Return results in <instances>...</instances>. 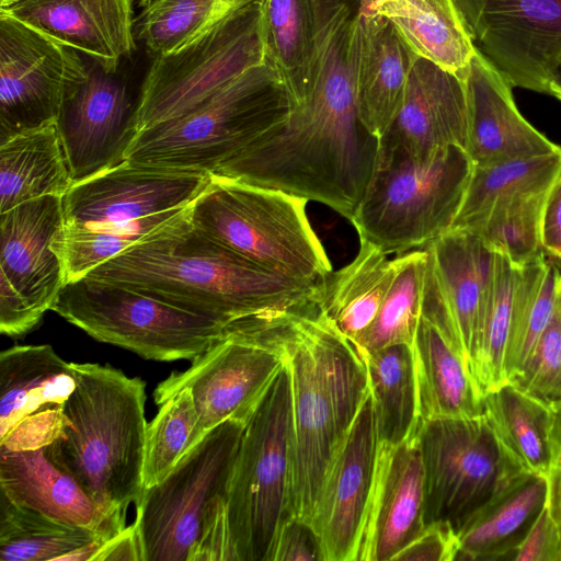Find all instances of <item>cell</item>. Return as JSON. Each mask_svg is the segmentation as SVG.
I'll return each instance as SVG.
<instances>
[{
	"label": "cell",
	"instance_id": "obj_1",
	"mask_svg": "<svg viewBox=\"0 0 561 561\" xmlns=\"http://www.w3.org/2000/svg\"><path fill=\"white\" fill-rule=\"evenodd\" d=\"M187 208L85 276L137 289L224 327L260 313L319 306L324 284L257 266L193 226Z\"/></svg>",
	"mask_w": 561,
	"mask_h": 561
},
{
	"label": "cell",
	"instance_id": "obj_2",
	"mask_svg": "<svg viewBox=\"0 0 561 561\" xmlns=\"http://www.w3.org/2000/svg\"><path fill=\"white\" fill-rule=\"evenodd\" d=\"M290 374V513L310 523L332 450L369 390L357 347L317 307L296 313L282 334Z\"/></svg>",
	"mask_w": 561,
	"mask_h": 561
},
{
	"label": "cell",
	"instance_id": "obj_3",
	"mask_svg": "<svg viewBox=\"0 0 561 561\" xmlns=\"http://www.w3.org/2000/svg\"><path fill=\"white\" fill-rule=\"evenodd\" d=\"M71 365L76 387L50 454L107 518L126 527L127 507L145 490V381L110 365Z\"/></svg>",
	"mask_w": 561,
	"mask_h": 561
},
{
	"label": "cell",
	"instance_id": "obj_4",
	"mask_svg": "<svg viewBox=\"0 0 561 561\" xmlns=\"http://www.w3.org/2000/svg\"><path fill=\"white\" fill-rule=\"evenodd\" d=\"M210 175L127 160L73 184L62 196L58 251L66 283L84 277L183 213Z\"/></svg>",
	"mask_w": 561,
	"mask_h": 561
},
{
	"label": "cell",
	"instance_id": "obj_5",
	"mask_svg": "<svg viewBox=\"0 0 561 561\" xmlns=\"http://www.w3.org/2000/svg\"><path fill=\"white\" fill-rule=\"evenodd\" d=\"M291 113L288 92L266 60L186 113L138 133L126 160L211 175Z\"/></svg>",
	"mask_w": 561,
	"mask_h": 561
},
{
	"label": "cell",
	"instance_id": "obj_6",
	"mask_svg": "<svg viewBox=\"0 0 561 561\" xmlns=\"http://www.w3.org/2000/svg\"><path fill=\"white\" fill-rule=\"evenodd\" d=\"M245 423L228 420L190 448L135 503L142 561H210Z\"/></svg>",
	"mask_w": 561,
	"mask_h": 561
},
{
	"label": "cell",
	"instance_id": "obj_7",
	"mask_svg": "<svg viewBox=\"0 0 561 561\" xmlns=\"http://www.w3.org/2000/svg\"><path fill=\"white\" fill-rule=\"evenodd\" d=\"M307 202L280 190L210 175L187 217L214 241L257 266L322 285L332 264L309 222Z\"/></svg>",
	"mask_w": 561,
	"mask_h": 561
},
{
	"label": "cell",
	"instance_id": "obj_8",
	"mask_svg": "<svg viewBox=\"0 0 561 561\" xmlns=\"http://www.w3.org/2000/svg\"><path fill=\"white\" fill-rule=\"evenodd\" d=\"M291 390L286 360L248 419L222 516V561H266L290 513Z\"/></svg>",
	"mask_w": 561,
	"mask_h": 561
},
{
	"label": "cell",
	"instance_id": "obj_9",
	"mask_svg": "<svg viewBox=\"0 0 561 561\" xmlns=\"http://www.w3.org/2000/svg\"><path fill=\"white\" fill-rule=\"evenodd\" d=\"M473 173L467 150L451 145L426 162L377 153L351 222L386 254L426 247L449 231Z\"/></svg>",
	"mask_w": 561,
	"mask_h": 561
},
{
	"label": "cell",
	"instance_id": "obj_10",
	"mask_svg": "<svg viewBox=\"0 0 561 561\" xmlns=\"http://www.w3.org/2000/svg\"><path fill=\"white\" fill-rule=\"evenodd\" d=\"M296 313L271 311L227 324L185 370L173 371L157 385V405L191 390L197 422L187 450L228 420L248 421L285 363L282 334Z\"/></svg>",
	"mask_w": 561,
	"mask_h": 561
},
{
	"label": "cell",
	"instance_id": "obj_11",
	"mask_svg": "<svg viewBox=\"0 0 561 561\" xmlns=\"http://www.w3.org/2000/svg\"><path fill=\"white\" fill-rule=\"evenodd\" d=\"M50 310L100 342L159 362L192 360L225 330L207 317L89 276L66 283Z\"/></svg>",
	"mask_w": 561,
	"mask_h": 561
},
{
	"label": "cell",
	"instance_id": "obj_12",
	"mask_svg": "<svg viewBox=\"0 0 561 561\" xmlns=\"http://www.w3.org/2000/svg\"><path fill=\"white\" fill-rule=\"evenodd\" d=\"M263 0L218 20L180 48L153 58L139 89V131L192 110L266 61Z\"/></svg>",
	"mask_w": 561,
	"mask_h": 561
},
{
	"label": "cell",
	"instance_id": "obj_13",
	"mask_svg": "<svg viewBox=\"0 0 561 561\" xmlns=\"http://www.w3.org/2000/svg\"><path fill=\"white\" fill-rule=\"evenodd\" d=\"M425 478V524L456 531L525 470L496 435L485 413L420 422Z\"/></svg>",
	"mask_w": 561,
	"mask_h": 561
},
{
	"label": "cell",
	"instance_id": "obj_14",
	"mask_svg": "<svg viewBox=\"0 0 561 561\" xmlns=\"http://www.w3.org/2000/svg\"><path fill=\"white\" fill-rule=\"evenodd\" d=\"M88 77L79 51L0 11V145L56 122Z\"/></svg>",
	"mask_w": 561,
	"mask_h": 561
},
{
	"label": "cell",
	"instance_id": "obj_15",
	"mask_svg": "<svg viewBox=\"0 0 561 561\" xmlns=\"http://www.w3.org/2000/svg\"><path fill=\"white\" fill-rule=\"evenodd\" d=\"M426 250L422 314L439 328L473 376L494 287L495 251L462 229H450Z\"/></svg>",
	"mask_w": 561,
	"mask_h": 561
},
{
	"label": "cell",
	"instance_id": "obj_16",
	"mask_svg": "<svg viewBox=\"0 0 561 561\" xmlns=\"http://www.w3.org/2000/svg\"><path fill=\"white\" fill-rule=\"evenodd\" d=\"M476 48L512 88L548 93L561 58V0H455Z\"/></svg>",
	"mask_w": 561,
	"mask_h": 561
},
{
	"label": "cell",
	"instance_id": "obj_17",
	"mask_svg": "<svg viewBox=\"0 0 561 561\" xmlns=\"http://www.w3.org/2000/svg\"><path fill=\"white\" fill-rule=\"evenodd\" d=\"M377 446L374 404L368 390L352 424L332 450L310 518L324 561H357Z\"/></svg>",
	"mask_w": 561,
	"mask_h": 561
},
{
	"label": "cell",
	"instance_id": "obj_18",
	"mask_svg": "<svg viewBox=\"0 0 561 561\" xmlns=\"http://www.w3.org/2000/svg\"><path fill=\"white\" fill-rule=\"evenodd\" d=\"M115 72L93 61L56 121L73 184L126 161L139 133L138 95Z\"/></svg>",
	"mask_w": 561,
	"mask_h": 561
},
{
	"label": "cell",
	"instance_id": "obj_19",
	"mask_svg": "<svg viewBox=\"0 0 561 561\" xmlns=\"http://www.w3.org/2000/svg\"><path fill=\"white\" fill-rule=\"evenodd\" d=\"M468 110L465 81L414 56L402 104L383 135L377 153L400 154L426 162L440 149H466Z\"/></svg>",
	"mask_w": 561,
	"mask_h": 561
},
{
	"label": "cell",
	"instance_id": "obj_20",
	"mask_svg": "<svg viewBox=\"0 0 561 561\" xmlns=\"http://www.w3.org/2000/svg\"><path fill=\"white\" fill-rule=\"evenodd\" d=\"M425 525L424 467L415 431L396 445L378 443L357 561H392Z\"/></svg>",
	"mask_w": 561,
	"mask_h": 561
},
{
	"label": "cell",
	"instance_id": "obj_21",
	"mask_svg": "<svg viewBox=\"0 0 561 561\" xmlns=\"http://www.w3.org/2000/svg\"><path fill=\"white\" fill-rule=\"evenodd\" d=\"M62 229V196H43L0 213V275L42 317L66 284L58 251Z\"/></svg>",
	"mask_w": 561,
	"mask_h": 561
},
{
	"label": "cell",
	"instance_id": "obj_22",
	"mask_svg": "<svg viewBox=\"0 0 561 561\" xmlns=\"http://www.w3.org/2000/svg\"><path fill=\"white\" fill-rule=\"evenodd\" d=\"M463 81L468 110L466 150L473 167L547 154L561 149L520 114L511 84L478 49Z\"/></svg>",
	"mask_w": 561,
	"mask_h": 561
},
{
	"label": "cell",
	"instance_id": "obj_23",
	"mask_svg": "<svg viewBox=\"0 0 561 561\" xmlns=\"http://www.w3.org/2000/svg\"><path fill=\"white\" fill-rule=\"evenodd\" d=\"M107 71L136 49L131 0H22L0 9Z\"/></svg>",
	"mask_w": 561,
	"mask_h": 561
},
{
	"label": "cell",
	"instance_id": "obj_24",
	"mask_svg": "<svg viewBox=\"0 0 561 561\" xmlns=\"http://www.w3.org/2000/svg\"><path fill=\"white\" fill-rule=\"evenodd\" d=\"M50 443L0 447V493L18 505L69 525L98 530L108 539L124 530L103 514L53 458Z\"/></svg>",
	"mask_w": 561,
	"mask_h": 561
},
{
	"label": "cell",
	"instance_id": "obj_25",
	"mask_svg": "<svg viewBox=\"0 0 561 561\" xmlns=\"http://www.w3.org/2000/svg\"><path fill=\"white\" fill-rule=\"evenodd\" d=\"M415 54L374 0H364L358 24L356 102L362 123L378 139L404 98Z\"/></svg>",
	"mask_w": 561,
	"mask_h": 561
},
{
	"label": "cell",
	"instance_id": "obj_26",
	"mask_svg": "<svg viewBox=\"0 0 561 561\" xmlns=\"http://www.w3.org/2000/svg\"><path fill=\"white\" fill-rule=\"evenodd\" d=\"M412 350L419 423L484 413V393L465 360L422 313Z\"/></svg>",
	"mask_w": 561,
	"mask_h": 561
},
{
	"label": "cell",
	"instance_id": "obj_27",
	"mask_svg": "<svg viewBox=\"0 0 561 561\" xmlns=\"http://www.w3.org/2000/svg\"><path fill=\"white\" fill-rule=\"evenodd\" d=\"M76 387L71 363L48 344L0 354V437L27 417L62 408Z\"/></svg>",
	"mask_w": 561,
	"mask_h": 561
},
{
	"label": "cell",
	"instance_id": "obj_28",
	"mask_svg": "<svg viewBox=\"0 0 561 561\" xmlns=\"http://www.w3.org/2000/svg\"><path fill=\"white\" fill-rule=\"evenodd\" d=\"M546 476L523 472L458 529L456 560H508L547 504Z\"/></svg>",
	"mask_w": 561,
	"mask_h": 561
},
{
	"label": "cell",
	"instance_id": "obj_29",
	"mask_svg": "<svg viewBox=\"0 0 561 561\" xmlns=\"http://www.w3.org/2000/svg\"><path fill=\"white\" fill-rule=\"evenodd\" d=\"M56 122L19 134L0 145V213L72 186Z\"/></svg>",
	"mask_w": 561,
	"mask_h": 561
},
{
	"label": "cell",
	"instance_id": "obj_30",
	"mask_svg": "<svg viewBox=\"0 0 561 561\" xmlns=\"http://www.w3.org/2000/svg\"><path fill=\"white\" fill-rule=\"evenodd\" d=\"M376 9L413 54L465 80L477 48L455 0H397Z\"/></svg>",
	"mask_w": 561,
	"mask_h": 561
},
{
	"label": "cell",
	"instance_id": "obj_31",
	"mask_svg": "<svg viewBox=\"0 0 561 561\" xmlns=\"http://www.w3.org/2000/svg\"><path fill=\"white\" fill-rule=\"evenodd\" d=\"M106 540L98 530L59 522L0 493L1 561H93Z\"/></svg>",
	"mask_w": 561,
	"mask_h": 561
},
{
	"label": "cell",
	"instance_id": "obj_32",
	"mask_svg": "<svg viewBox=\"0 0 561 561\" xmlns=\"http://www.w3.org/2000/svg\"><path fill=\"white\" fill-rule=\"evenodd\" d=\"M373 243L360 240L357 255L331 273L319 307L355 345L375 321L393 277V261Z\"/></svg>",
	"mask_w": 561,
	"mask_h": 561
},
{
	"label": "cell",
	"instance_id": "obj_33",
	"mask_svg": "<svg viewBox=\"0 0 561 561\" xmlns=\"http://www.w3.org/2000/svg\"><path fill=\"white\" fill-rule=\"evenodd\" d=\"M266 60L279 75L291 102L301 106L311 90L314 35L311 0H263Z\"/></svg>",
	"mask_w": 561,
	"mask_h": 561
},
{
	"label": "cell",
	"instance_id": "obj_34",
	"mask_svg": "<svg viewBox=\"0 0 561 561\" xmlns=\"http://www.w3.org/2000/svg\"><path fill=\"white\" fill-rule=\"evenodd\" d=\"M373 398L378 443L396 445L419 424L413 350L393 344L362 354Z\"/></svg>",
	"mask_w": 561,
	"mask_h": 561
},
{
	"label": "cell",
	"instance_id": "obj_35",
	"mask_svg": "<svg viewBox=\"0 0 561 561\" xmlns=\"http://www.w3.org/2000/svg\"><path fill=\"white\" fill-rule=\"evenodd\" d=\"M484 413L514 460L527 472L546 476L550 459L549 403L508 381L485 393Z\"/></svg>",
	"mask_w": 561,
	"mask_h": 561
},
{
	"label": "cell",
	"instance_id": "obj_36",
	"mask_svg": "<svg viewBox=\"0 0 561 561\" xmlns=\"http://www.w3.org/2000/svg\"><path fill=\"white\" fill-rule=\"evenodd\" d=\"M560 172L561 149L547 154L473 167L451 229L468 230L496 204L549 190Z\"/></svg>",
	"mask_w": 561,
	"mask_h": 561
},
{
	"label": "cell",
	"instance_id": "obj_37",
	"mask_svg": "<svg viewBox=\"0 0 561 561\" xmlns=\"http://www.w3.org/2000/svg\"><path fill=\"white\" fill-rule=\"evenodd\" d=\"M428 253L404 252L394 257L393 277L379 312L356 343L362 354L393 344L413 346L422 313Z\"/></svg>",
	"mask_w": 561,
	"mask_h": 561
},
{
	"label": "cell",
	"instance_id": "obj_38",
	"mask_svg": "<svg viewBox=\"0 0 561 561\" xmlns=\"http://www.w3.org/2000/svg\"><path fill=\"white\" fill-rule=\"evenodd\" d=\"M520 266L495 251L494 287L473 377L485 393L507 382L505 358L516 312Z\"/></svg>",
	"mask_w": 561,
	"mask_h": 561
},
{
	"label": "cell",
	"instance_id": "obj_39",
	"mask_svg": "<svg viewBox=\"0 0 561 561\" xmlns=\"http://www.w3.org/2000/svg\"><path fill=\"white\" fill-rule=\"evenodd\" d=\"M134 20V35L154 58L173 51L218 20L221 0H149Z\"/></svg>",
	"mask_w": 561,
	"mask_h": 561
},
{
	"label": "cell",
	"instance_id": "obj_40",
	"mask_svg": "<svg viewBox=\"0 0 561 561\" xmlns=\"http://www.w3.org/2000/svg\"><path fill=\"white\" fill-rule=\"evenodd\" d=\"M548 191L496 204L468 231L478 234L515 266L526 265L546 255L540 225Z\"/></svg>",
	"mask_w": 561,
	"mask_h": 561
},
{
	"label": "cell",
	"instance_id": "obj_41",
	"mask_svg": "<svg viewBox=\"0 0 561 561\" xmlns=\"http://www.w3.org/2000/svg\"><path fill=\"white\" fill-rule=\"evenodd\" d=\"M197 422L191 390L185 388L159 405L148 423L142 469L144 488L159 483L186 453Z\"/></svg>",
	"mask_w": 561,
	"mask_h": 561
},
{
	"label": "cell",
	"instance_id": "obj_42",
	"mask_svg": "<svg viewBox=\"0 0 561 561\" xmlns=\"http://www.w3.org/2000/svg\"><path fill=\"white\" fill-rule=\"evenodd\" d=\"M510 382L548 403L561 397V302L558 294L550 322L524 368Z\"/></svg>",
	"mask_w": 561,
	"mask_h": 561
},
{
	"label": "cell",
	"instance_id": "obj_43",
	"mask_svg": "<svg viewBox=\"0 0 561 561\" xmlns=\"http://www.w3.org/2000/svg\"><path fill=\"white\" fill-rule=\"evenodd\" d=\"M266 561H324L320 539L311 524L293 515L285 518Z\"/></svg>",
	"mask_w": 561,
	"mask_h": 561
},
{
	"label": "cell",
	"instance_id": "obj_44",
	"mask_svg": "<svg viewBox=\"0 0 561 561\" xmlns=\"http://www.w3.org/2000/svg\"><path fill=\"white\" fill-rule=\"evenodd\" d=\"M459 552L456 529L447 522L426 524L392 561H454Z\"/></svg>",
	"mask_w": 561,
	"mask_h": 561
},
{
	"label": "cell",
	"instance_id": "obj_45",
	"mask_svg": "<svg viewBox=\"0 0 561 561\" xmlns=\"http://www.w3.org/2000/svg\"><path fill=\"white\" fill-rule=\"evenodd\" d=\"M508 560L561 561V536L547 505Z\"/></svg>",
	"mask_w": 561,
	"mask_h": 561
},
{
	"label": "cell",
	"instance_id": "obj_46",
	"mask_svg": "<svg viewBox=\"0 0 561 561\" xmlns=\"http://www.w3.org/2000/svg\"><path fill=\"white\" fill-rule=\"evenodd\" d=\"M42 318L12 284L0 275V332L11 337L22 336L32 331Z\"/></svg>",
	"mask_w": 561,
	"mask_h": 561
},
{
	"label": "cell",
	"instance_id": "obj_47",
	"mask_svg": "<svg viewBox=\"0 0 561 561\" xmlns=\"http://www.w3.org/2000/svg\"><path fill=\"white\" fill-rule=\"evenodd\" d=\"M551 410L550 423V459L546 473L548 494L547 507L561 536V397L549 402Z\"/></svg>",
	"mask_w": 561,
	"mask_h": 561
},
{
	"label": "cell",
	"instance_id": "obj_48",
	"mask_svg": "<svg viewBox=\"0 0 561 561\" xmlns=\"http://www.w3.org/2000/svg\"><path fill=\"white\" fill-rule=\"evenodd\" d=\"M541 245L546 256L561 259V172L550 186L541 214Z\"/></svg>",
	"mask_w": 561,
	"mask_h": 561
},
{
	"label": "cell",
	"instance_id": "obj_49",
	"mask_svg": "<svg viewBox=\"0 0 561 561\" xmlns=\"http://www.w3.org/2000/svg\"><path fill=\"white\" fill-rule=\"evenodd\" d=\"M136 560L142 561L141 548L134 525L126 526L116 536L106 540L93 561Z\"/></svg>",
	"mask_w": 561,
	"mask_h": 561
},
{
	"label": "cell",
	"instance_id": "obj_50",
	"mask_svg": "<svg viewBox=\"0 0 561 561\" xmlns=\"http://www.w3.org/2000/svg\"><path fill=\"white\" fill-rule=\"evenodd\" d=\"M548 94L561 100V58L556 62L548 77Z\"/></svg>",
	"mask_w": 561,
	"mask_h": 561
},
{
	"label": "cell",
	"instance_id": "obj_51",
	"mask_svg": "<svg viewBox=\"0 0 561 561\" xmlns=\"http://www.w3.org/2000/svg\"><path fill=\"white\" fill-rule=\"evenodd\" d=\"M256 0H221V10L224 15L229 14L230 12L243 8Z\"/></svg>",
	"mask_w": 561,
	"mask_h": 561
},
{
	"label": "cell",
	"instance_id": "obj_52",
	"mask_svg": "<svg viewBox=\"0 0 561 561\" xmlns=\"http://www.w3.org/2000/svg\"><path fill=\"white\" fill-rule=\"evenodd\" d=\"M22 0H0V9H7Z\"/></svg>",
	"mask_w": 561,
	"mask_h": 561
},
{
	"label": "cell",
	"instance_id": "obj_53",
	"mask_svg": "<svg viewBox=\"0 0 561 561\" xmlns=\"http://www.w3.org/2000/svg\"><path fill=\"white\" fill-rule=\"evenodd\" d=\"M557 294H558V298H559V300H560V302H561V274H560V276H559V278H558V284H557Z\"/></svg>",
	"mask_w": 561,
	"mask_h": 561
},
{
	"label": "cell",
	"instance_id": "obj_54",
	"mask_svg": "<svg viewBox=\"0 0 561 561\" xmlns=\"http://www.w3.org/2000/svg\"><path fill=\"white\" fill-rule=\"evenodd\" d=\"M393 1H397V0H374V3L376 7H380L385 3H388V2H393Z\"/></svg>",
	"mask_w": 561,
	"mask_h": 561
},
{
	"label": "cell",
	"instance_id": "obj_55",
	"mask_svg": "<svg viewBox=\"0 0 561 561\" xmlns=\"http://www.w3.org/2000/svg\"><path fill=\"white\" fill-rule=\"evenodd\" d=\"M553 262L558 265L559 270L561 271V259L553 261Z\"/></svg>",
	"mask_w": 561,
	"mask_h": 561
}]
</instances>
